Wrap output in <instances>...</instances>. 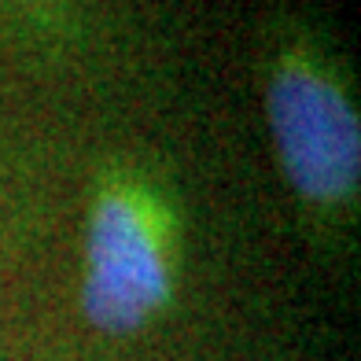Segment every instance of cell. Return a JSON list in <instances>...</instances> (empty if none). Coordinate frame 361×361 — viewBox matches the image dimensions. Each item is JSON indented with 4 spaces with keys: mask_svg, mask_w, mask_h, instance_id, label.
Here are the masks:
<instances>
[{
    "mask_svg": "<svg viewBox=\"0 0 361 361\" xmlns=\"http://www.w3.org/2000/svg\"><path fill=\"white\" fill-rule=\"evenodd\" d=\"M258 89L295 228L317 262L343 269L361 221V111L354 74L317 19L295 8L258 26Z\"/></svg>",
    "mask_w": 361,
    "mask_h": 361,
    "instance_id": "6da1fadb",
    "label": "cell"
},
{
    "mask_svg": "<svg viewBox=\"0 0 361 361\" xmlns=\"http://www.w3.org/2000/svg\"><path fill=\"white\" fill-rule=\"evenodd\" d=\"M185 295V203L166 162L107 152L92 162L81 214L74 314L100 347L166 332Z\"/></svg>",
    "mask_w": 361,
    "mask_h": 361,
    "instance_id": "7a4b0ae2",
    "label": "cell"
},
{
    "mask_svg": "<svg viewBox=\"0 0 361 361\" xmlns=\"http://www.w3.org/2000/svg\"><path fill=\"white\" fill-rule=\"evenodd\" d=\"M81 0H0V23L15 34L52 44L78 34Z\"/></svg>",
    "mask_w": 361,
    "mask_h": 361,
    "instance_id": "3957f363",
    "label": "cell"
},
{
    "mask_svg": "<svg viewBox=\"0 0 361 361\" xmlns=\"http://www.w3.org/2000/svg\"><path fill=\"white\" fill-rule=\"evenodd\" d=\"M15 247H19V236L8 233V228H0V281H4V273L15 258Z\"/></svg>",
    "mask_w": 361,
    "mask_h": 361,
    "instance_id": "277c9868",
    "label": "cell"
}]
</instances>
